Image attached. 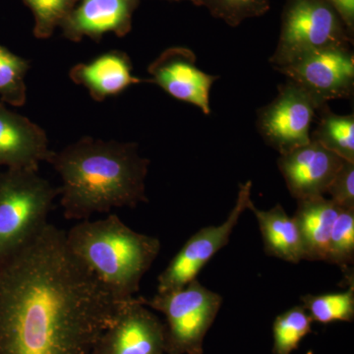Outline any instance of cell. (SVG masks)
<instances>
[{
	"instance_id": "1",
	"label": "cell",
	"mask_w": 354,
	"mask_h": 354,
	"mask_svg": "<svg viewBox=\"0 0 354 354\" xmlns=\"http://www.w3.org/2000/svg\"><path fill=\"white\" fill-rule=\"evenodd\" d=\"M48 223L0 261V354H88L123 304Z\"/></svg>"
},
{
	"instance_id": "2",
	"label": "cell",
	"mask_w": 354,
	"mask_h": 354,
	"mask_svg": "<svg viewBox=\"0 0 354 354\" xmlns=\"http://www.w3.org/2000/svg\"><path fill=\"white\" fill-rule=\"evenodd\" d=\"M50 162L62 178L60 205L68 220L148 202L146 178L150 160L134 142L104 141L85 136L51 153Z\"/></svg>"
},
{
	"instance_id": "3",
	"label": "cell",
	"mask_w": 354,
	"mask_h": 354,
	"mask_svg": "<svg viewBox=\"0 0 354 354\" xmlns=\"http://www.w3.org/2000/svg\"><path fill=\"white\" fill-rule=\"evenodd\" d=\"M71 253L121 300L135 297L162 248L160 239L140 234L118 216L79 221L65 232Z\"/></svg>"
},
{
	"instance_id": "4",
	"label": "cell",
	"mask_w": 354,
	"mask_h": 354,
	"mask_svg": "<svg viewBox=\"0 0 354 354\" xmlns=\"http://www.w3.org/2000/svg\"><path fill=\"white\" fill-rule=\"evenodd\" d=\"M57 188L39 171L7 169L0 172V261L31 241L48 225Z\"/></svg>"
},
{
	"instance_id": "5",
	"label": "cell",
	"mask_w": 354,
	"mask_h": 354,
	"mask_svg": "<svg viewBox=\"0 0 354 354\" xmlns=\"http://www.w3.org/2000/svg\"><path fill=\"white\" fill-rule=\"evenodd\" d=\"M353 44V35L327 0H286L270 64L279 68L315 51Z\"/></svg>"
},
{
	"instance_id": "6",
	"label": "cell",
	"mask_w": 354,
	"mask_h": 354,
	"mask_svg": "<svg viewBox=\"0 0 354 354\" xmlns=\"http://www.w3.org/2000/svg\"><path fill=\"white\" fill-rule=\"evenodd\" d=\"M149 308L165 317L167 354H202L205 335L220 311L223 298L197 279L179 290L144 298Z\"/></svg>"
},
{
	"instance_id": "7",
	"label": "cell",
	"mask_w": 354,
	"mask_h": 354,
	"mask_svg": "<svg viewBox=\"0 0 354 354\" xmlns=\"http://www.w3.org/2000/svg\"><path fill=\"white\" fill-rule=\"evenodd\" d=\"M252 191V181L239 185L234 207L227 220L218 225H209L198 230L181 247L167 268L158 277L157 292H167L183 288L197 279L212 258L223 247L227 245L237 223L248 209Z\"/></svg>"
},
{
	"instance_id": "8",
	"label": "cell",
	"mask_w": 354,
	"mask_h": 354,
	"mask_svg": "<svg viewBox=\"0 0 354 354\" xmlns=\"http://www.w3.org/2000/svg\"><path fill=\"white\" fill-rule=\"evenodd\" d=\"M278 95L257 113L256 127L263 140L279 155L308 144L311 125L320 106L292 81L278 87Z\"/></svg>"
},
{
	"instance_id": "9",
	"label": "cell",
	"mask_w": 354,
	"mask_h": 354,
	"mask_svg": "<svg viewBox=\"0 0 354 354\" xmlns=\"http://www.w3.org/2000/svg\"><path fill=\"white\" fill-rule=\"evenodd\" d=\"M304 88L320 106L333 100L348 99L354 90V55L351 46L315 51L276 68Z\"/></svg>"
},
{
	"instance_id": "10",
	"label": "cell",
	"mask_w": 354,
	"mask_h": 354,
	"mask_svg": "<svg viewBox=\"0 0 354 354\" xmlns=\"http://www.w3.org/2000/svg\"><path fill=\"white\" fill-rule=\"evenodd\" d=\"M88 354H167L165 325L143 297L129 298Z\"/></svg>"
},
{
	"instance_id": "11",
	"label": "cell",
	"mask_w": 354,
	"mask_h": 354,
	"mask_svg": "<svg viewBox=\"0 0 354 354\" xmlns=\"http://www.w3.org/2000/svg\"><path fill=\"white\" fill-rule=\"evenodd\" d=\"M197 58L190 48L172 46L162 51L149 65L151 82L174 99L187 102L211 114L209 94L218 76L211 75L197 67Z\"/></svg>"
},
{
	"instance_id": "12",
	"label": "cell",
	"mask_w": 354,
	"mask_h": 354,
	"mask_svg": "<svg viewBox=\"0 0 354 354\" xmlns=\"http://www.w3.org/2000/svg\"><path fill=\"white\" fill-rule=\"evenodd\" d=\"M344 160L315 141L281 153L278 167L291 196L298 200L325 196Z\"/></svg>"
},
{
	"instance_id": "13",
	"label": "cell",
	"mask_w": 354,
	"mask_h": 354,
	"mask_svg": "<svg viewBox=\"0 0 354 354\" xmlns=\"http://www.w3.org/2000/svg\"><path fill=\"white\" fill-rule=\"evenodd\" d=\"M141 0H79L60 24L62 35L71 41L85 37L100 41L109 32L122 38L132 29V18Z\"/></svg>"
},
{
	"instance_id": "14",
	"label": "cell",
	"mask_w": 354,
	"mask_h": 354,
	"mask_svg": "<svg viewBox=\"0 0 354 354\" xmlns=\"http://www.w3.org/2000/svg\"><path fill=\"white\" fill-rule=\"evenodd\" d=\"M51 153L43 128L0 101V167L39 171Z\"/></svg>"
},
{
	"instance_id": "15",
	"label": "cell",
	"mask_w": 354,
	"mask_h": 354,
	"mask_svg": "<svg viewBox=\"0 0 354 354\" xmlns=\"http://www.w3.org/2000/svg\"><path fill=\"white\" fill-rule=\"evenodd\" d=\"M133 65L129 55L122 50L102 53L88 64L72 67L69 77L77 85L87 88L95 102H104L124 92L130 86L140 83H152L150 79L133 75Z\"/></svg>"
},
{
	"instance_id": "16",
	"label": "cell",
	"mask_w": 354,
	"mask_h": 354,
	"mask_svg": "<svg viewBox=\"0 0 354 354\" xmlns=\"http://www.w3.org/2000/svg\"><path fill=\"white\" fill-rule=\"evenodd\" d=\"M341 209L325 196L298 200L292 218L304 244V261L326 262L330 234Z\"/></svg>"
},
{
	"instance_id": "17",
	"label": "cell",
	"mask_w": 354,
	"mask_h": 354,
	"mask_svg": "<svg viewBox=\"0 0 354 354\" xmlns=\"http://www.w3.org/2000/svg\"><path fill=\"white\" fill-rule=\"evenodd\" d=\"M248 209L257 220L265 254L291 264L304 261V244L297 223L281 204L260 209L251 201Z\"/></svg>"
},
{
	"instance_id": "18",
	"label": "cell",
	"mask_w": 354,
	"mask_h": 354,
	"mask_svg": "<svg viewBox=\"0 0 354 354\" xmlns=\"http://www.w3.org/2000/svg\"><path fill=\"white\" fill-rule=\"evenodd\" d=\"M320 120L310 135V139L339 156L342 160L354 162V115H342L330 111L329 106H322Z\"/></svg>"
},
{
	"instance_id": "19",
	"label": "cell",
	"mask_w": 354,
	"mask_h": 354,
	"mask_svg": "<svg viewBox=\"0 0 354 354\" xmlns=\"http://www.w3.org/2000/svg\"><path fill=\"white\" fill-rule=\"evenodd\" d=\"M302 306L313 322L330 324L342 321L353 322L354 318V286L342 292L306 295L301 297Z\"/></svg>"
},
{
	"instance_id": "20",
	"label": "cell",
	"mask_w": 354,
	"mask_h": 354,
	"mask_svg": "<svg viewBox=\"0 0 354 354\" xmlns=\"http://www.w3.org/2000/svg\"><path fill=\"white\" fill-rule=\"evenodd\" d=\"M29 69V60L0 44V101L12 106H24L27 101L25 77Z\"/></svg>"
},
{
	"instance_id": "21",
	"label": "cell",
	"mask_w": 354,
	"mask_h": 354,
	"mask_svg": "<svg viewBox=\"0 0 354 354\" xmlns=\"http://www.w3.org/2000/svg\"><path fill=\"white\" fill-rule=\"evenodd\" d=\"M312 320L304 306H293L277 317L272 326L274 353L290 354L312 332Z\"/></svg>"
},
{
	"instance_id": "22",
	"label": "cell",
	"mask_w": 354,
	"mask_h": 354,
	"mask_svg": "<svg viewBox=\"0 0 354 354\" xmlns=\"http://www.w3.org/2000/svg\"><path fill=\"white\" fill-rule=\"evenodd\" d=\"M326 262L341 268L349 283L353 279L354 209H342L335 221L328 246Z\"/></svg>"
},
{
	"instance_id": "23",
	"label": "cell",
	"mask_w": 354,
	"mask_h": 354,
	"mask_svg": "<svg viewBox=\"0 0 354 354\" xmlns=\"http://www.w3.org/2000/svg\"><path fill=\"white\" fill-rule=\"evenodd\" d=\"M195 6L205 7L216 19L236 27L243 21L265 15L271 0H196Z\"/></svg>"
},
{
	"instance_id": "24",
	"label": "cell",
	"mask_w": 354,
	"mask_h": 354,
	"mask_svg": "<svg viewBox=\"0 0 354 354\" xmlns=\"http://www.w3.org/2000/svg\"><path fill=\"white\" fill-rule=\"evenodd\" d=\"M34 16V32L37 39H48L64 22L79 0H22Z\"/></svg>"
},
{
	"instance_id": "25",
	"label": "cell",
	"mask_w": 354,
	"mask_h": 354,
	"mask_svg": "<svg viewBox=\"0 0 354 354\" xmlns=\"http://www.w3.org/2000/svg\"><path fill=\"white\" fill-rule=\"evenodd\" d=\"M326 194L339 208L354 209V162L344 160Z\"/></svg>"
},
{
	"instance_id": "26",
	"label": "cell",
	"mask_w": 354,
	"mask_h": 354,
	"mask_svg": "<svg viewBox=\"0 0 354 354\" xmlns=\"http://www.w3.org/2000/svg\"><path fill=\"white\" fill-rule=\"evenodd\" d=\"M334 7L351 35L354 34V0H327Z\"/></svg>"
},
{
	"instance_id": "27",
	"label": "cell",
	"mask_w": 354,
	"mask_h": 354,
	"mask_svg": "<svg viewBox=\"0 0 354 354\" xmlns=\"http://www.w3.org/2000/svg\"><path fill=\"white\" fill-rule=\"evenodd\" d=\"M167 1H190L192 2L193 4H195L196 0H167Z\"/></svg>"
},
{
	"instance_id": "28",
	"label": "cell",
	"mask_w": 354,
	"mask_h": 354,
	"mask_svg": "<svg viewBox=\"0 0 354 354\" xmlns=\"http://www.w3.org/2000/svg\"><path fill=\"white\" fill-rule=\"evenodd\" d=\"M306 354H313V353H312V351H309V353H307Z\"/></svg>"
},
{
	"instance_id": "29",
	"label": "cell",
	"mask_w": 354,
	"mask_h": 354,
	"mask_svg": "<svg viewBox=\"0 0 354 354\" xmlns=\"http://www.w3.org/2000/svg\"></svg>"
}]
</instances>
